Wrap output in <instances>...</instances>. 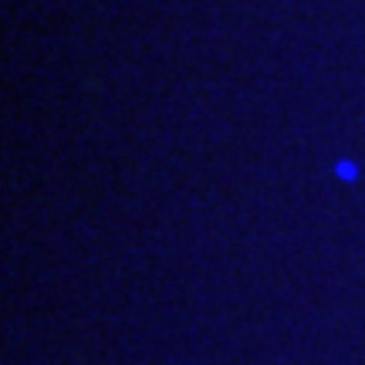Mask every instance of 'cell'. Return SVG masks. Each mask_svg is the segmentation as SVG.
<instances>
[{
    "label": "cell",
    "mask_w": 365,
    "mask_h": 365,
    "mask_svg": "<svg viewBox=\"0 0 365 365\" xmlns=\"http://www.w3.org/2000/svg\"><path fill=\"white\" fill-rule=\"evenodd\" d=\"M335 176L341 182H355L362 176V170H359V163H352V159H335Z\"/></svg>",
    "instance_id": "obj_1"
}]
</instances>
